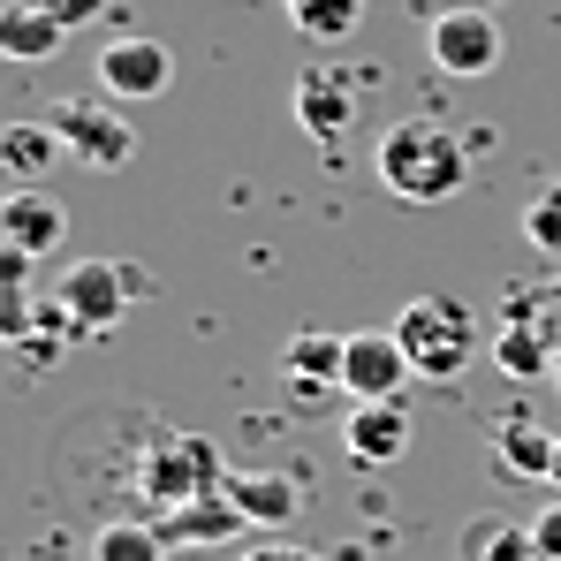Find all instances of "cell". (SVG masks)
Here are the masks:
<instances>
[{"label":"cell","instance_id":"1","mask_svg":"<svg viewBox=\"0 0 561 561\" xmlns=\"http://www.w3.org/2000/svg\"><path fill=\"white\" fill-rule=\"evenodd\" d=\"M373 168L402 205H448V197L463 190V175H470V152H463V137H456L448 122L402 114V122H387Z\"/></svg>","mask_w":561,"mask_h":561},{"label":"cell","instance_id":"2","mask_svg":"<svg viewBox=\"0 0 561 561\" xmlns=\"http://www.w3.org/2000/svg\"><path fill=\"white\" fill-rule=\"evenodd\" d=\"M394 334H402L417 379H456V373H470V357H478V319H470V304L440 296V288L410 296V304L394 311Z\"/></svg>","mask_w":561,"mask_h":561},{"label":"cell","instance_id":"3","mask_svg":"<svg viewBox=\"0 0 561 561\" xmlns=\"http://www.w3.org/2000/svg\"><path fill=\"white\" fill-rule=\"evenodd\" d=\"M220 485H228V463H220V448L205 433H160L145 448V463H137V493L160 516L197 508V501H220Z\"/></svg>","mask_w":561,"mask_h":561},{"label":"cell","instance_id":"4","mask_svg":"<svg viewBox=\"0 0 561 561\" xmlns=\"http://www.w3.org/2000/svg\"><path fill=\"white\" fill-rule=\"evenodd\" d=\"M46 122H54L61 152L84 160V168H129L137 160V129H129L122 99H61Z\"/></svg>","mask_w":561,"mask_h":561},{"label":"cell","instance_id":"5","mask_svg":"<svg viewBox=\"0 0 561 561\" xmlns=\"http://www.w3.org/2000/svg\"><path fill=\"white\" fill-rule=\"evenodd\" d=\"M425 54H433V69H440L448 84L493 77V69H501V15H493V8H448V15H433Z\"/></svg>","mask_w":561,"mask_h":561},{"label":"cell","instance_id":"6","mask_svg":"<svg viewBox=\"0 0 561 561\" xmlns=\"http://www.w3.org/2000/svg\"><path fill=\"white\" fill-rule=\"evenodd\" d=\"M493 365H501L508 379H547L561 365V327L547 319V304H539V296H508V304H501Z\"/></svg>","mask_w":561,"mask_h":561},{"label":"cell","instance_id":"7","mask_svg":"<svg viewBox=\"0 0 561 561\" xmlns=\"http://www.w3.org/2000/svg\"><path fill=\"white\" fill-rule=\"evenodd\" d=\"M129 296H137V280L122 274L114 259H77L61 288H54V304L69 311V327L77 334H114L122 319H129Z\"/></svg>","mask_w":561,"mask_h":561},{"label":"cell","instance_id":"8","mask_svg":"<svg viewBox=\"0 0 561 561\" xmlns=\"http://www.w3.org/2000/svg\"><path fill=\"white\" fill-rule=\"evenodd\" d=\"M175 84V54L160 46V38H145V31H122V38H106L99 46V92L106 99H160Z\"/></svg>","mask_w":561,"mask_h":561},{"label":"cell","instance_id":"9","mask_svg":"<svg viewBox=\"0 0 561 561\" xmlns=\"http://www.w3.org/2000/svg\"><path fill=\"white\" fill-rule=\"evenodd\" d=\"M410 379H417V365H410L394 327L387 334H350V365H342V394L350 402H402Z\"/></svg>","mask_w":561,"mask_h":561},{"label":"cell","instance_id":"10","mask_svg":"<svg viewBox=\"0 0 561 561\" xmlns=\"http://www.w3.org/2000/svg\"><path fill=\"white\" fill-rule=\"evenodd\" d=\"M342 448H350V463H365V470L402 463V456H410V410H402V402H350Z\"/></svg>","mask_w":561,"mask_h":561},{"label":"cell","instance_id":"11","mask_svg":"<svg viewBox=\"0 0 561 561\" xmlns=\"http://www.w3.org/2000/svg\"><path fill=\"white\" fill-rule=\"evenodd\" d=\"M296 122H304V137L342 145L350 122H357V84H350V69H304V77H296Z\"/></svg>","mask_w":561,"mask_h":561},{"label":"cell","instance_id":"12","mask_svg":"<svg viewBox=\"0 0 561 561\" xmlns=\"http://www.w3.org/2000/svg\"><path fill=\"white\" fill-rule=\"evenodd\" d=\"M61 236H69V213H61V197H46L38 183H23L15 197H0V243H8V251H31V259H46V251H61Z\"/></svg>","mask_w":561,"mask_h":561},{"label":"cell","instance_id":"13","mask_svg":"<svg viewBox=\"0 0 561 561\" xmlns=\"http://www.w3.org/2000/svg\"><path fill=\"white\" fill-rule=\"evenodd\" d=\"M342 365H350V334H327V327H304L280 342V373L296 394H327L342 387Z\"/></svg>","mask_w":561,"mask_h":561},{"label":"cell","instance_id":"14","mask_svg":"<svg viewBox=\"0 0 561 561\" xmlns=\"http://www.w3.org/2000/svg\"><path fill=\"white\" fill-rule=\"evenodd\" d=\"M554 456H561V433L531 425V417H501V433H493V463L508 470V478L554 485Z\"/></svg>","mask_w":561,"mask_h":561},{"label":"cell","instance_id":"15","mask_svg":"<svg viewBox=\"0 0 561 561\" xmlns=\"http://www.w3.org/2000/svg\"><path fill=\"white\" fill-rule=\"evenodd\" d=\"M228 501H236V516L243 524H288L296 508H304V485L296 478H280V470H228V485H220Z\"/></svg>","mask_w":561,"mask_h":561},{"label":"cell","instance_id":"16","mask_svg":"<svg viewBox=\"0 0 561 561\" xmlns=\"http://www.w3.org/2000/svg\"><path fill=\"white\" fill-rule=\"evenodd\" d=\"M61 38H69V23H61L46 0L0 8V54H8V61H46V54H61Z\"/></svg>","mask_w":561,"mask_h":561},{"label":"cell","instance_id":"17","mask_svg":"<svg viewBox=\"0 0 561 561\" xmlns=\"http://www.w3.org/2000/svg\"><path fill=\"white\" fill-rule=\"evenodd\" d=\"M463 561H539V531L508 524V516H485L463 531Z\"/></svg>","mask_w":561,"mask_h":561},{"label":"cell","instance_id":"18","mask_svg":"<svg viewBox=\"0 0 561 561\" xmlns=\"http://www.w3.org/2000/svg\"><path fill=\"white\" fill-rule=\"evenodd\" d=\"M0 160L15 168V183H38V175L61 160V137H54V122H15V129L0 137Z\"/></svg>","mask_w":561,"mask_h":561},{"label":"cell","instance_id":"19","mask_svg":"<svg viewBox=\"0 0 561 561\" xmlns=\"http://www.w3.org/2000/svg\"><path fill=\"white\" fill-rule=\"evenodd\" d=\"M236 524H243V516H236V501L220 493V501H197V508H175V516H168L160 531H168V547H175V539H183V547H213V539H228Z\"/></svg>","mask_w":561,"mask_h":561},{"label":"cell","instance_id":"20","mask_svg":"<svg viewBox=\"0 0 561 561\" xmlns=\"http://www.w3.org/2000/svg\"><path fill=\"white\" fill-rule=\"evenodd\" d=\"M92 561H168V531H152V524H99Z\"/></svg>","mask_w":561,"mask_h":561},{"label":"cell","instance_id":"21","mask_svg":"<svg viewBox=\"0 0 561 561\" xmlns=\"http://www.w3.org/2000/svg\"><path fill=\"white\" fill-rule=\"evenodd\" d=\"M357 8H365V0H288V23H296L304 38H327V46H334V38L357 31Z\"/></svg>","mask_w":561,"mask_h":561},{"label":"cell","instance_id":"22","mask_svg":"<svg viewBox=\"0 0 561 561\" xmlns=\"http://www.w3.org/2000/svg\"><path fill=\"white\" fill-rule=\"evenodd\" d=\"M524 243H531L539 259H554V266H561V205H554V190L524 205Z\"/></svg>","mask_w":561,"mask_h":561},{"label":"cell","instance_id":"23","mask_svg":"<svg viewBox=\"0 0 561 561\" xmlns=\"http://www.w3.org/2000/svg\"><path fill=\"white\" fill-rule=\"evenodd\" d=\"M0 334H8V342H31V296H23V288L0 296Z\"/></svg>","mask_w":561,"mask_h":561},{"label":"cell","instance_id":"24","mask_svg":"<svg viewBox=\"0 0 561 561\" xmlns=\"http://www.w3.org/2000/svg\"><path fill=\"white\" fill-rule=\"evenodd\" d=\"M531 531H539V561H561V501L539 508V524H531Z\"/></svg>","mask_w":561,"mask_h":561},{"label":"cell","instance_id":"25","mask_svg":"<svg viewBox=\"0 0 561 561\" xmlns=\"http://www.w3.org/2000/svg\"><path fill=\"white\" fill-rule=\"evenodd\" d=\"M46 8H54V15H61V23H69V31H77V23H84V15H99V8H106V0H46Z\"/></svg>","mask_w":561,"mask_h":561},{"label":"cell","instance_id":"26","mask_svg":"<svg viewBox=\"0 0 561 561\" xmlns=\"http://www.w3.org/2000/svg\"><path fill=\"white\" fill-rule=\"evenodd\" d=\"M243 561H319V554H311V547H251Z\"/></svg>","mask_w":561,"mask_h":561},{"label":"cell","instance_id":"27","mask_svg":"<svg viewBox=\"0 0 561 561\" xmlns=\"http://www.w3.org/2000/svg\"><path fill=\"white\" fill-rule=\"evenodd\" d=\"M448 8H501V0H448Z\"/></svg>","mask_w":561,"mask_h":561},{"label":"cell","instance_id":"28","mask_svg":"<svg viewBox=\"0 0 561 561\" xmlns=\"http://www.w3.org/2000/svg\"><path fill=\"white\" fill-rule=\"evenodd\" d=\"M554 493H561V456H554Z\"/></svg>","mask_w":561,"mask_h":561},{"label":"cell","instance_id":"29","mask_svg":"<svg viewBox=\"0 0 561 561\" xmlns=\"http://www.w3.org/2000/svg\"><path fill=\"white\" fill-rule=\"evenodd\" d=\"M547 190H554V205H561V175H554V183H547Z\"/></svg>","mask_w":561,"mask_h":561},{"label":"cell","instance_id":"30","mask_svg":"<svg viewBox=\"0 0 561 561\" xmlns=\"http://www.w3.org/2000/svg\"><path fill=\"white\" fill-rule=\"evenodd\" d=\"M554 296H561V266H554Z\"/></svg>","mask_w":561,"mask_h":561},{"label":"cell","instance_id":"31","mask_svg":"<svg viewBox=\"0 0 561 561\" xmlns=\"http://www.w3.org/2000/svg\"><path fill=\"white\" fill-rule=\"evenodd\" d=\"M554 387H561V365H554Z\"/></svg>","mask_w":561,"mask_h":561}]
</instances>
